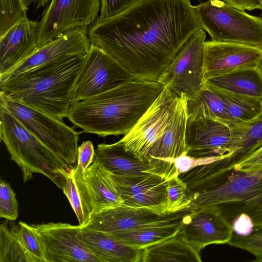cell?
Returning a JSON list of instances; mask_svg holds the SVG:
<instances>
[{
  "label": "cell",
  "instance_id": "6da1fadb",
  "mask_svg": "<svg viewBox=\"0 0 262 262\" xmlns=\"http://www.w3.org/2000/svg\"><path fill=\"white\" fill-rule=\"evenodd\" d=\"M200 29L190 0H137L113 16L98 17L89 36L136 78L158 80Z\"/></svg>",
  "mask_w": 262,
  "mask_h": 262
},
{
  "label": "cell",
  "instance_id": "7a4b0ae2",
  "mask_svg": "<svg viewBox=\"0 0 262 262\" xmlns=\"http://www.w3.org/2000/svg\"><path fill=\"white\" fill-rule=\"evenodd\" d=\"M192 198L190 208L210 207L232 226L238 216L262 227V167H224L217 161L179 174Z\"/></svg>",
  "mask_w": 262,
  "mask_h": 262
},
{
  "label": "cell",
  "instance_id": "3957f363",
  "mask_svg": "<svg viewBox=\"0 0 262 262\" xmlns=\"http://www.w3.org/2000/svg\"><path fill=\"white\" fill-rule=\"evenodd\" d=\"M165 86L158 80L134 78L71 104L68 119L75 129L99 137L125 135L137 123Z\"/></svg>",
  "mask_w": 262,
  "mask_h": 262
},
{
  "label": "cell",
  "instance_id": "277c9868",
  "mask_svg": "<svg viewBox=\"0 0 262 262\" xmlns=\"http://www.w3.org/2000/svg\"><path fill=\"white\" fill-rule=\"evenodd\" d=\"M187 99L165 87L135 126L120 140L141 158L173 163L186 155Z\"/></svg>",
  "mask_w": 262,
  "mask_h": 262
},
{
  "label": "cell",
  "instance_id": "5b68a950",
  "mask_svg": "<svg viewBox=\"0 0 262 262\" xmlns=\"http://www.w3.org/2000/svg\"><path fill=\"white\" fill-rule=\"evenodd\" d=\"M77 56L20 74L0 83L1 91L30 107L63 119L83 60Z\"/></svg>",
  "mask_w": 262,
  "mask_h": 262
},
{
  "label": "cell",
  "instance_id": "8992f818",
  "mask_svg": "<svg viewBox=\"0 0 262 262\" xmlns=\"http://www.w3.org/2000/svg\"><path fill=\"white\" fill-rule=\"evenodd\" d=\"M0 138L10 158L19 167L24 182L42 174L60 189L72 172L65 163L5 107L0 106Z\"/></svg>",
  "mask_w": 262,
  "mask_h": 262
},
{
  "label": "cell",
  "instance_id": "52a82bcc",
  "mask_svg": "<svg viewBox=\"0 0 262 262\" xmlns=\"http://www.w3.org/2000/svg\"><path fill=\"white\" fill-rule=\"evenodd\" d=\"M0 106L7 109L71 170L77 164L79 135L63 119L30 107L14 99L3 91Z\"/></svg>",
  "mask_w": 262,
  "mask_h": 262
},
{
  "label": "cell",
  "instance_id": "ba28073f",
  "mask_svg": "<svg viewBox=\"0 0 262 262\" xmlns=\"http://www.w3.org/2000/svg\"><path fill=\"white\" fill-rule=\"evenodd\" d=\"M202 28L211 40L247 45L262 49V18L227 4L207 0L194 6Z\"/></svg>",
  "mask_w": 262,
  "mask_h": 262
},
{
  "label": "cell",
  "instance_id": "9c48e42d",
  "mask_svg": "<svg viewBox=\"0 0 262 262\" xmlns=\"http://www.w3.org/2000/svg\"><path fill=\"white\" fill-rule=\"evenodd\" d=\"M249 124L204 118H188L186 155L226 160L235 152Z\"/></svg>",
  "mask_w": 262,
  "mask_h": 262
},
{
  "label": "cell",
  "instance_id": "30bf717a",
  "mask_svg": "<svg viewBox=\"0 0 262 262\" xmlns=\"http://www.w3.org/2000/svg\"><path fill=\"white\" fill-rule=\"evenodd\" d=\"M134 78L130 72L103 49L91 44L73 87L71 103L102 93Z\"/></svg>",
  "mask_w": 262,
  "mask_h": 262
},
{
  "label": "cell",
  "instance_id": "8fae6325",
  "mask_svg": "<svg viewBox=\"0 0 262 262\" xmlns=\"http://www.w3.org/2000/svg\"><path fill=\"white\" fill-rule=\"evenodd\" d=\"M206 38L203 29L193 34L183 45L158 79L179 97L188 100L205 84L203 51Z\"/></svg>",
  "mask_w": 262,
  "mask_h": 262
},
{
  "label": "cell",
  "instance_id": "7c38bea8",
  "mask_svg": "<svg viewBox=\"0 0 262 262\" xmlns=\"http://www.w3.org/2000/svg\"><path fill=\"white\" fill-rule=\"evenodd\" d=\"M100 7V0H51L38 21V48L72 29L90 26Z\"/></svg>",
  "mask_w": 262,
  "mask_h": 262
},
{
  "label": "cell",
  "instance_id": "4fadbf2b",
  "mask_svg": "<svg viewBox=\"0 0 262 262\" xmlns=\"http://www.w3.org/2000/svg\"><path fill=\"white\" fill-rule=\"evenodd\" d=\"M40 240L46 262H101L79 238V225L64 223L30 224Z\"/></svg>",
  "mask_w": 262,
  "mask_h": 262
},
{
  "label": "cell",
  "instance_id": "5bb4252c",
  "mask_svg": "<svg viewBox=\"0 0 262 262\" xmlns=\"http://www.w3.org/2000/svg\"><path fill=\"white\" fill-rule=\"evenodd\" d=\"M73 173L85 226L95 213L123 205V199L111 173L99 162L94 161L83 173L75 168Z\"/></svg>",
  "mask_w": 262,
  "mask_h": 262
},
{
  "label": "cell",
  "instance_id": "9a60e30c",
  "mask_svg": "<svg viewBox=\"0 0 262 262\" xmlns=\"http://www.w3.org/2000/svg\"><path fill=\"white\" fill-rule=\"evenodd\" d=\"M91 45L88 27L72 29L38 48L19 65L0 76V83L42 67L74 56H84Z\"/></svg>",
  "mask_w": 262,
  "mask_h": 262
},
{
  "label": "cell",
  "instance_id": "2e32d148",
  "mask_svg": "<svg viewBox=\"0 0 262 262\" xmlns=\"http://www.w3.org/2000/svg\"><path fill=\"white\" fill-rule=\"evenodd\" d=\"M190 209L189 208L172 213H163L147 208L121 205L95 213L83 228L113 234L160 223L180 222Z\"/></svg>",
  "mask_w": 262,
  "mask_h": 262
},
{
  "label": "cell",
  "instance_id": "e0dca14e",
  "mask_svg": "<svg viewBox=\"0 0 262 262\" xmlns=\"http://www.w3.org/2000/svg\"><path fill=\"white\" fill-rule=\"evenodd\" d=\"M94 161L119 176L133 177L157 173L171 178L179 175L173 163L141 158L127 150L121 140L113 144H98Z\"/></svg>",
  "mask_w": 262,
  "mask_h": 262
},
{
  "label": "cell",
  "instance_id": "ac0fdd59",
  "mask_svg": "<svg viewBox=\"0 0 262 262\" xmlns=\"http://www.w3.org/2000/svg\"><path fill=\"white\" fill-rule=\"evenodd\" d=\"M185 215L177 235L200 252L211 244H228L234 231L232 226L210 207L190 208Z\"/></svg>",
  "mask_w": 262,
  "mask_h": 262
},
{
  "label": "cell",
  "instance_id": "d6986e66",
  "mask_svg": "<svg viewBox=\"0 0 262 262\" xmlns=\"http://www.w3.org/2000/svg\"><path fill=\"white\" fill-rule=\"evenodd\" d=\"M262 49L243 43L205 41L203 51L205 80L233 70L258 67Z\"/></svg>",
  "mask_w": 262,
  "mask_h": 262
},
{
  "label": "cell",
  "instance_id": "ffe728a7",
  "mask_svg": "<svg viewBox=\"0 0 262 262\" xmlns=\"http://www.w3.org/2000/svg\"><path fill=\"white\" fill-rule=\"evenodd\" d=\"M111 175L123 199L122 205L169 213L166 204L167 183L170 178L157 173L133 177Z\"/></svg>",
  "mask_w": 262,
  "mask_h": 262
},
{
  "label": "cell",
  "instance_id": "44dd1931",
  "mask_svg": "<svg viewBox=\"0 0 262 262\" xmlns=\"http://www.w3.org/2000/svg\"><path fill=\"white\" fill-rule=\"evenodd\" d=\"M38 21L27 16L0 37V76L19 65L38 49Z\"/></svg>",
  "mask_w": 262,
  "mask_h": 262
},
{
  "label": "cell",
  "instance_id": "7402d4cb",
  "mask_svg": "<svg viewBox=\"0 0 262 262\" xmlns=\"http://www.w3.org/2000/svg\"><path fill=\"white\" fill-rule=\"evenodd\" d=\"M78 236L101 262H143L144 248L127 245L112 234L83 228Z\"/></svg>",
  "mask_w": 262,
  "mask_h": 262
},
{
  "label": "cell",
  "instance_id": "603a6c76",
  "mask_svg": "<svg viewBox=\"0 0 262 262\" xmlns=\"http://www.w3.org/2000/svg\"><path fill=\"white\" fill-rule=\"evenodd\" d=\"M205 82L218 90L262 99V73L258 67L236 69L206 79Z\"/></svg>",
  "mask_w": 262,
  "mask_h": 262
},
{
  "label": "cell",
  "instance_id": "cb8c5ba5",
  "mask_svg": "<svg viewBox=\"0 0 262 262\" xmlns=\"http://www.w3.org/2000/svg\"><path fill=\"white\" fill-rule=\"evenodd\" d=\"M143 262H201L200 252L176 234L144 248Z\"/></svg>",
  "mask_w": 262,
  "mask_h": 262
},
{
  "label": "cell",
  "instance_id": "d4e9b609",
  "mask_svg": "<svg viewBox=\"0 0 262 262\" xmlns=\"http://www.w3.org/2000/svg\"><path fill=\"white\" fill-rule=\"evenodd\" d=\"M188 118H204L229 121L225 104L220 92L205 82L201 89L187 100Z\"/></svg>",
  "mask_w": 262,
  "mask_h": 262
},
{
  "label": "cell",
  "instance_id": "484cf974",
  "mask_svg": "<svg viewBox=\"0 0 262 262\" xmlns=\"http://www.w3.org/2000/svg\"><path fill=\"white\" fill-rule=\"evenodd\" d=\"M182 221L160 223L133 230L120 231L110 234L127 245L144 248L177 234Z\"/></svg>",
  "mask_w": 262,
  "mask_h": 262
},
{
  "label": "cell",
  "instance_id": "4316f807",
  "mask_svg": "<svg viewBox=\"0 0 262 262\" xmlns=\"http://www.w3.org/2000/svg\"><path fill=\"white\" fill-rule=\"evenodd\" d=\"M217 90L225 104L229 121L237 124H249L261 113L262 99L244 97Z\"/></svg>",
  "mask_w": 262,
  "mask_h": 262
},
{
  "label": "cell",
  "instance_id": "83f0119b",
  "mask_svg": "<svg viewBox=\"0 0 262 262\" xmlns=\"http://www.w3.org/2000/svg\"><path fill=\"white\" fill-rule=\"evenodd\" d=\"M9 221L0 225V262H33L21 243L16 225Z\"/></svg>",
  "mask_w": 262,
  "mask_h": 262
},
{
  "label": "cell",
  "instance_id": "f1b7e54d",
  "mask_svg": "<svg viewBox=\"0 0 262 262\" xmlns=\"http://www.w3.org/2000/svg\"><path fill=\"white\" fill-rule=\"evenodd\" d=\"M262 147V112L250 123L241 138L236 150L226 159L227 167L240 163L250 155Z\"/></svg>",
  "mask_w": 262,
  "mask_h": 262
},
{
  "label": "cell",
  "instance_id": "f546056e",
  "mask_svg": "<svg viewBox=\"0 0 262 262\" xmlns=\"http://www.w3.org/2000/svg\"><path fill=\"white\" fill-rule=\"evenodd\" d=\"M166 210L169 213L190 207L192 198L186 183L178 176L170 178L167 183Z\"/></svg>",
  "mask_w": 262,
  "mask_h": 262
},
{
  "label": "cell",
  "instance_id": "4dcf8cb0",
  "mask_svg": "<svg viewBox=\"0 0 262 262\" xmlns=\"http://www.w3.org/2000/svg\"><path fill=\"white\" fill-rule=\"evenodd\" d=\"M28 8L25 0H0V37L26 16Z\"/></svg>",
  "mask_w": 262,
  "mask_h": 262
},
{
  "label": "cell",
  "instance_id": "1f68e13d",
  "mask_svg": "<svg viewBox=\"0 0 262 262\" xmlns=\"http://www.w3.org/2000/svg\"><path fill=\"white\" fill-rule=\"evenodd\" d=\"M16 227L21 243L33 262H46L40 240L31 226L19 222Z\"/></svg>",
  "mask_w": 262,
  "mask_h": 262
},
{
  "label": "cell",
  "instance_id": "d6a6232c",
  "mask_svg": "<svg viewBox=\"0 0 262 262\" xmlns=\"http://www.w3.org/2000/svg\"><path fill=\"white\" fill-rule=\"evenodd\" d=\"M229 246L246 251L255 257L254 262H262V227L255 228L248 235L233 233Z\"/></svg>",
  "mask_w": 262,
  "mask_h": 262
},
{
  "label": "cell",
  "instance_id": "836d02e7",
  "mask_svg": "<svg viewBox=\"0 0 262 262\" xmlns=\"http://www.w3.org/2000/svg\"><path fill=\"white\" fill-rule=\"evenodd\" d=\"M18 203L16 195L9 183L4 180L0 182V217L14 221L18 217Z\"/></svg>",
  "mask_w": 262,
  "mask_h": 262
},
{
  "label": "cell",
  "instance_id": "e575fe53",
  "mask_svg": "<svg viewBox=\"0 0 262 262\" xmlns=\"http://www.w3.org/2000/svg\"><path fill=\"white\" fill-rule=\"evenodd\" d=\"M73 169L67 176L64 188L62 190L63 193L69 201L77 217L79 225L83 228L85 226V220L82 209V204L74 180Z\"/></svg>",
  "mask_w": 262,
  "mask_h": 262
},
{
  "label": "cell",
  "instance_id": "d590c367",
  "mask_svg": "<svg viewBox=\"0 0 262 262\" xmlns=\"http://www.w3.org/2000/svg\"><path fill=\"white\" fill-rule=\"evenodd\" d=\"M217 160L220 159L214 158H195L184 155L175 159L173 162L178 174H180L196 166L208 164Z\"/></svg>",
  "mask_w": 262,
  "mask_h": 262
},
{
  "label": "cell",
  "instance_id": "8d00e7d4",
  "mask_svg": "<svg viewBox=\"0 0 262 262\" xmlns=\"http://www.w3.org/2000/svg\"><path fill=\"white\" fill-rule=\"evenodd\" d=\"M95 150L90 141H86L78 146L77 150V164L75 167L82 173L94 161Z\"/></svg>",
  "mask_w": 262,
  "mask_h": 262
},
{
  "label": "cell",
  "instance_id": "74e56055",
  "mask_svg": "<svg viewBox=\"0 0 262 262\" xmlns=\"http://www.w3.org/2000/svg\"><path fill=\"white\" fill-rule=\"evenodd\" d=\"M232 167L242 169H253L262 167V147L246 158L240 163Z\"/></svg>",
  "mask_w": 262,
  "mask_h": 262
},
{
  "label": "cell",
  "instance_id": "f35d334b",
  "mask_svg": "<svg viewBox=\"0 0 262 262\" xmlns=\"http://www.w3.org/2000/svg\"><path fill=\"white\" fill-rule=\"evenodd\" d=\"M228 5L246 11L258 9V0H223Z\"/></svg>",
  "mask_w": 262,
  "mask_h": 262
},
{
  "label": "cell",
  "instance_id": "ab89813d",
  "mask_svg": "<svg viewBox=\"0 0 262 262\" xmlns=\"http://www.w3.org/2000/svg\"><path fill=\"white\" fill-rule=\"evenodd\" d=\"M27 6L29 7L32 4L36 6V9L47 6L50 0H25Z\"/></svg>",
  "mask_w": 262,
  "mask_h": 262
},
{
  "label": "cell",
  "instance_id": "60d3db41",
  "mask_svg": "<svg viewBox=\"0 0 262 262\" xmlns=\"http://www.w3.org/2000/svg\"><path fill=\"white\" fill-rule=\"evenodd\" d=\"M258 9H260L262 11V0H258Z\"/></svg>",
  "mask_w": 262,
  "mask_h": 262
},
{
  "label": "cell",
  "instance_id": "b9f144b4",
  "mask_svg": "<svg viewBox=\"0 0 262 262\" xmlns=\"http://www.w3.org/2000/svg\"><path fill=\"white\" fill-rule=\"evenodd\" d=\"M137 0H128L129 5Z\"/></svg>",
  "mask_w": 262,
  "mask_h": 262
},
{
  "label": "cell",
  "instance_id": "7bdbcfd3",
  "mask_svg": "<svg viewBox=\"0 0 262 262\" xmlns=\"http://www.w3.org/2000/svg\"><path fill=\"white\" fill-rule=\"evenodd\" d=\"M258 67H259V69H260V71H261V72L262 73V61L260 62V63L259 66H258Z\"/></svg>",
  "mask_w": 262,
  "mask_h": 262
},
{
  "label": "cell",
  "instance_id": "ee69618b",
  "mask_svg": "<svg viewBox=\"0 0 262 262\" xmlns=\"http://www.w3.org/2000/svg\"><path fill=\"white\" fill-rule=\"evenodd\" d=\"M261 17L262 18V16H261Z\"/></svg>",
  "mask_w": 262,
  "mask_h": 262
}]
</instances>
